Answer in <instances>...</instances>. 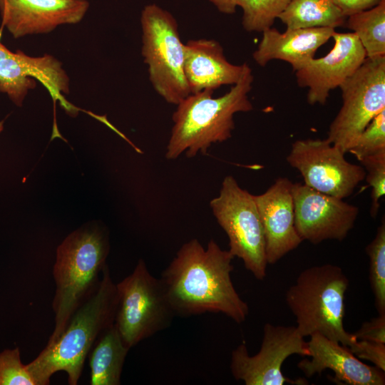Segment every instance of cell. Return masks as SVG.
<instances>
[{
  "label": "cell",
  "mask_w": 385,
  "mask_h": 385,
  "mask_svg": "<svg viewBox=\"0 0 385 385\" xmlns=\"http://www.w3.org/2000/svg\"><path fill=\"white\" fill-rule=\"evenodd\" d=\"M349 282L343 270L324 264L306 268L287 290L286 303L304 338L320 334L349 346L357 339L344 329V298Z\"/></svg>",
  "instance_id": "obj_5"
},
{
  "label": "cell",
  "mask_w": 385,
  "mask_h": 385,
  "mask_svg": "<svg viewBox=\"0 0 385 385\" xmlns=\"http://www.w3.org/2000/svg\"><path fill=\"white\" fill-rule=\"evenodd\" d=\"M369 259V282L379 314L385 313V221L378 227L376 235L366 246Z\"/></svg>",
  "instance_id": "obj_23"
},
{
  "label": "cell",
  "mask_w": 385,
  "mask_h": 385,
  "mask_svg": "<svg viewBox=\"0 0 385 385\" xmlns=\"http://www.w3.org/2000/svg\"><path fill=\"white\" fill-rule=\"evenodd\" d=\"M381 1V0H332L346 17L358 11L372 8L377 5Z\"/></svg>",
  "instance_id": "obj_30"
},
{
  "label": "cell",
  "mask_w": 385,
  "mask_h": 385,
  "mask_svg": "<svg viewBox=\"0 0 385 385\" xmlns=\"http://www.w3.org/2000/svg\"><path fill=\"white\" fill-rule=\"evenodd\" d=\"M339 88L342 105L327 138L345 154L371 120L385 110V56L366 57Z\"/></svg>",
  "instance_id": "obj_9"
},
{
  "label": "cell",
  "mask_w": 385,
  "mask_h": 385,
  "mask_svg": "<svg viewBox=\"0 0 385 385\" xmlns=\"http://www.w3.org/2000/svg\"><path fill=\"white\" fill-rule=\"evenodd\" d=\"M335 31L333 28L317 27L287 29L281 33L271 27L262 31V39L252 57L260 66H265L272 60H281L289 63L297 71L314 58L317 49Z\"/></svg>",
  "instance_id": "obj_18"
},
{
  "label": "cell",
  "mask_w": 385,
  "mask_h": 385,
  "mask_svg": "<svg viewBox=\"0 0 385 385\" xmlns=\"http://www.w3.org/2000/svg\"><path fill=\"white\" fill-rule=\"evenodd\" d=\"M357 358L371 361L385 371V344L368 340H356L348 346Z\"/></svg>",
  "instance_id": "obj_28"
},
{
  "label": "cell",
  "mask_w": 385,
  "mask_h": 385,
  "mask_svg": "<svg viewBox=\"0 0 385 385\" xmlns=\"http://www.w3.org/2000/svg\"><path fill=\"white\" fill-rule=\"evenodd\" d=\"M291 0H237L243 11L242 26L248 32H262L272 27Z\"/></svg>",
  "instance_id": "obj_24"
},
{
  "label": "cell",
  "mask_w": 385,
  "mask_h": 385,
  "mask_svg": "<svg viewBox=\"0 0 385 385\" xmlns=\"http://www.w3.org/2000/svg\"><path fill=\"white\" fill-rule=\"evenodd\" d=\"M141 53L155 91L168 103L178 104L190 94L184 73V43L173 16L155 4L141 12Z\"/></svg>",
  "instance_id": "obj_6"
},
{
  "label": "cell",
  "mask_w": 385,
  "mask_h": 385,
  "mask_svg": "<svg viewBox=\"0 0 385 385\" xmlns=\"http://www.w3.org/2000/svg\"><path fill=\"white\" fill-rule=\"evenodd\" d=\"M253 80L252 69L245 63L240 80L223 96L213 98L214 90L204 89L177 104L165 158L175 160L183 153L193 158L205 154L212 144L228 140L235 128L234 115L253 109L248 98Z\"/></svg>",
  "instance_id": "obj_2"
},
{
  "label": "cell",
  "mask_w": 385,
  "mask_h": 385,
  "mask_svg": "<svg viewBox=\"0 0 385 385\" xmlns=\"http://www.w3.org/2000/svg\"><path fill=\"white\" fill-rule=\"evenodd\" d=\"M88 7L87 0H0L2 26L16 38L77 24Z\"/></svg>",
  "instance_id": "obj_15"
},
{
  "label": "cell",
  "mask_w": 385,
  "mask_h": 385,
  "mask_svg": "<svg viewBox=\"0 0 385 385\" xmlns=\"http://www.w3.org/2000/svg\"><path fill=\"white\" fill-rule=\"evenodd\" d=\"M210 206L228 237L230 252L241 259L256 279L263 280L268 264L264 230L254 195L242 189L233 176L227 175Z\"/></svg>",
  "instance_id": "obj_8"
},
{
  "label": "cell",
  "mask_w": 385,
  "mask_h": 385,
  "mask_svg": "<svg viewBox=\"0 0 385 385\" xmlns=\"http://www.w3.org/2000/svg\"><path fill=\"white\" fill-rule=\"evenodd\" d=\"M108 252V234L94 223L70 233L58 245L53 269L55 327L46 346L57 341L75 311L97 289Z\"/></svg>",
  "instance_id": "obj_4"
},
{
  "label": "cell",
  "mask_w": 385,
  "mask_h": 385,
  "mask_svg": "<svg viewBox=\"0 0 385 385\" xmlns=\"http://www.w3.org/2000/svg\"><path fill=\"white\" fill-rule=\"evenodd\" d=\"M292 192L295 227L302 241H342L354 227L359 212L356 206L302 183H293Z\"/></svg>",
  "instance_id": "obj_13"
},
{
  "label": "cell",
  "mask_w": 385,
  "mask_h": 385,
  "mask_svg": "<svg viewBox=\"0 0 385 385\" xmlns=\"http://www.w3.org/2000/svg\"><path fill=\"white\" fill-rule=\"evenodd\" d=\"M292 184L287 178H279L264 193L254 195L268 265L275 264L302 242L295 227Z\"/></svg>",
  "instance_id": "obj_16"
},
{
  "label": "cell",
  "mask_w": 385,
  "mask_h": 385,
  "mask_svg": "<svg viewBox=\"0 0 385 385\" xmlns=\"http://www.w3.org/2000/svg\"><path fill=\"white\" fill-rule=\"evenodd\" d=\"M233 259L213 240L206 248L197 239L183 244L160 278L175 316L213 312L245 321L249 307L231 279Z\"/></svg>",
  "instance_id": "obj_1"
},
{
  "label": "cell",
  "mask_w": 385,
  "mask_h": 385,
  "mask_svg": "<svg viewBox=\"0 0 385 385\" xmlns=\"http://www.w3.org/2000/svg\"><path fill=\"white\" fill-rule=\"evenodd\" d=\"M344 153L326 139L297 140L287 156L304 184L320 192L344 199L364 180L365 170L347 161Z\"/></svg>",
  "instance_id": "obj_11"
},
{
  "label": "cell",
  "mask_w": 385,
  "mask_h": 385,
  "mask_svg": "<svg viewBox=\"0 0 385 385\" xmlns=\"http://www.w3.org/2000/svg\"><path fill=\"white\" fill-rule=\"evenodd\" d=\"M307 349L310 359H302L297 366L308 378L330 369L334 373L332 379L335 382L350 385L385 384L384 371L364 364L347 346L320 334L310 336Z\"/></svg>",
  "instance_id": "obj_17"
},
{
  "label": "cell",
  "mask_w": 385,
  "mask_h": 385,
  "mask_svg": "<svg viewBox=\"0 0 385 385\" xmlns=\"http://www.w3.org/2000/svg\"><path fill=\"white\" fill-rule=\"evenodd\" d=\"M344 25L356 35L367 58L385 56V0L348 16Z\"/></svg>",
  "instance_id": "obj_22"
},
{
  "label": "cell",
  "mask_w": 385,
  "mask_h": 385,
  "mask_svg": "<svg viewBox=\"0 0 385 385\" xmlns=\"http://www.w3.org/2000/svg\"><path fill=\"white\" fill-rule=\"evenodd\" d=\"M334 46L324 56L312 58L295 71L299 87L309 88L307 101L310 105H324L332 90L339 87L362 64L366 52L353 32H334Z\"/></svg>",
  "instance_id": "obj_14"
},
{
  "label": "cell",
  "mask_w": 385,
  "mask_h": 385,
  "mask_svg": "<svg viewBox=\"0 0 385 385\" xmlns=\"http://www.w3.org/2000/svg\"><path fill=\"white\" fill-rule=\"evenodd\" d=\"M0 385H36L21 361L18 347L0 352Z\"/></svg>",
  "instance_id": "obj_27"
},
{
  "label": "cell",
  "mask_w": 385,
  "mask_h": 385,
  "mask_svg": "<svg viewBox=\"0 0 385 385\" xmlns=\"http://www.w3.org/2000/svg\"><path fill=\"white\" fill-rule=\"evenodd\" d=\"M129 350L114 324L106 329L90 351V384L119 385Z\"/></svg>",
  "instance_id": "obj_20"
},
{
  "label": "cell",
  "mask_w": 385,
  "mask_h": 385,
  "mask_svg": "<svg viewBox=\"0 0 385 385\" xmlns=\"http://www.w3.org/2000/svg\"><path fill=\"white\" fill-rule=\"evenodd\" d=\"M114 324L128 348L169 327L175 314L160 280L140 260L133 272L115 284Z\"/></svg>",
  "instance_id": "obj_7"
},
{
  "label": "cell",
  "mask_w": 385,
  "mask_h": 385,
  "mask_svg": "<svg viewBox=\"0 0 385 385\" xmlns=\"http://www.w3.org/2000/svg\"><path fill=\"white\" fill-rule=\"evenodd\" d=\"M308 355L307 342L295 326L266 323L260 351L250 356L245 343L231 354L230 371L245 385L307 384L304 379L292 380L282 372L284 361L291 355Z\"/></svg>",
  "instance_id": "obj_10"
},
{
  "label": "cell",
  "mask_w": 385,
  "mask_h": 385,
  "mask_svg": "<svg viewBox=\"0 0 385 385\" xmlns=\"http://www.w3.org/2000/svg\"><path fill=\"white\" fill-rule=\"evenodd\" d=\"M36 80L47 89L54 102L68 113L76 109L64 98L69 93V78L61 63L49 54L30 56L21 51L12 52L0 41V92L7 94L17 106H21Z\"/></svg>",
  "instance_id": "obj_12"
},
{
  "label": "cell",
  "mask_w": 385,
  "mask_h": 385,
  "mask_svg": "<svg viewBox=\"0 0 385 385\" xmlns=\"http://www.w3.org/2000/svg\"><path fill=\"white\" fill-rule=\"evenodd\" d=\"M278 19L287 29L344 26L346 16L332 0H291Z\"/></svg>",
  "instance_id": "obj_21"
},
{
  "label": "cell",
  "mask_w": 385,
  "mask_h": 385,
  "mask_svg": "<svg viewBox=\"0 0 385 385\" xmlns=\"http://www.w3.org/2000/svg\"><path fill=\"white\" fill-rule=\"evenodd\" d=\"M365 170L366 183L371 188L370 215L379 212V201L385 194V150L367 156L359 161Z\"/></svg>",
  "instance_id": "obj_26"
},
{
  "label": "cell",
  "mask_w": 385,
  "mask_h": 385,
  "mask_svg": "<svg viewBox=\"0 0 385 385\" xmlns=\"http://www.w3.org/2000/svg\"><path fill=\"white\" fill-rule=\"evenodd\" d=\"M217 9L222 13L226 14H232L235 12L237 4V0H209Z\"/></svg>",
  "instance_id": "obj_31"
},
{
  "label": "cell",
  "mask_w": 385,
  "mask_h": 385,
  "mask_svg": "<svg viewBox=\"0 0 385 385\" xmlns=\"http://www.w3.org/2000/svg\"><path fill=\"white\" fill-rule=\"evenodd\" d=\"M3 130V122H0V133Z\"/></svg>",
  "instance_id": "obj_32"
},
{
  "label": "cell",
  "mask_w": 385,
  "mask_h": 385,
  "mask_svg": "<svg viewBox=\"0 0 385 385\" xmlns=\"http://www.w3.org/2000/svg\"><path fill=\"white\" fill-rule=\"evenodd\" d=\"M354 337L359 340H368L385 344V313L369 322H364L354 333Z\"/></svg>",
  "instance_id": "obj_29"
},
{
  "label": "cell",
  "mask_w": 385,
  "mask_h": 385,
  "mask_svg": "<svg viewBox=\"0 0 385 385\" xmlns=\"http://www.w3.org/2000/svg\"><path fill=\"white\" fill-rule=\"evenodd\" d=\"M244 68L245 63L235 65L226 59L217 41L202 38L184 43V73L190 93L235 85Z\"/></svg>",
  "instance_id": "obj_19"
},
{
  "label": "cell",
  "mask_w": 385,
  "mask_h": 385,
  "mask_svg": "<svg viewBox=\"0 0 385 385\" xmlns=\"http://www.w3.org/2000/svg\"><path fill=\"white\" fill-rule=\"evenodd\" d=\"M118 305L116 285L106 265L97 289L75 311L57 341L26 364L36 385H47L51 376L65 371L76 385L86 358L99 335L114 324Z\"/></svg>",
  "instance_id": "obj_3"
},
{
  "label": "cell",
  "mask_w": 385,
  "mask_h": 385,
  "mask_svg": "<svg viewBox=\"0 0 385 385\" xmlns=\"http://www.w3.org/2000/svg\"><path fill=\"white\" fill-rule=\"evenodd\" d=\"M385 150V110L376 115L356 138L349 153L361 159Z\"/></svg>",
  "instance_id": "obj_25"
}]
</instances>
